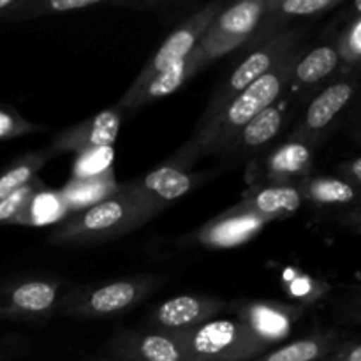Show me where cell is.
I'll return each mask as SVG.
<instances>
[{
  "label": "cell",
  "instance_id": "8",
  "mask_svg": "<svg viewBox=\"0 0 361 361\" xmlns=\"http://www.w3.org/2000/svg\"><path fill=\"white\" fill-rule=\"evenodd\" d=\"M314 148L305 137L293 134L284 143L259 154L249 162L247 183H289L298 185L312 173Z\"/></svg>",
  "mask_w": 361,
  "mask_h": 361
},
{
  "label": "cell",
  "instance_id": "31",
  "mask_svg": "<svg viewBox=\"0 0 361 361\" xmlns=\"http://www.w3.org/2000/svg\"><path fill=\"white\" fill-rule=\"evenodd\" d=\"M42 187H44V183L39 178H35L34 182L25 185L23 189L16 190V192L11 194L9 197L0 201V226H13V221L16 219V215L20 214L23 204L30 200L32 194H35L39 189H42Z\"/></svg>",
  "mask_w": 361,
  "mask_h": 361
},
{
  "label": "cell",
  "instance_id": "25",
  "mask_svg": "<svg viewBox=\"0 0 361 361\" xmlns=\"http://www.w3.org/2000/svg\"><path fill=\"white\" fill-rule=\"evenodd\" d=\"M49 159H51V155L46 148L39 152H28V154L16 159L9 168L4 169L0 173V201L34 182Z\"/></svg>",
  "mask_w": 361,
  "mask_h": 361
},
{
  "label": "cell",
  "instance_id": "4",
  "mask_svg": "<svg viewBox=\"0 0 361 361\" xmlns=\"http://www.w3.org/2000/svg\"><path fill=\"white\" fill-rule=\"evenodd\" d=\"M175 335L192 361H252L268 345L238 319H212Z\"/></svg>",
  "mask_w": 361,
  "mask_h": 361
},
{
  "label": "cell",
  "instance_id": "13",
  "mask_svg": "<svg viewBox=\"0 0 361 361\" xmlns=\"http://www.w3.org/2000/svg\"><path fill=\"white\" fill-rule=\"evenodd\" d=\"M207 178L204 173H194L190 169L176 168L164 162L147 175L126 182L123 185L159 212H164L169 204L197 189Z\"/></svg>",
  "mask_w": 361,
  "mask_h": 361
},
{
  "label": "cell",
  "instance_id": "36",
  "mask_svg": "<svg viewBox=\"0 0 361 361\" xmlns=\"http://www.w3.org/2000/svg\"><path fill=\"white\" fill-rule=\"evenodd\" d=\"M97 361H120V360H97Z\"/></svg>",
  "mask_w": 361,
  "mask_h": 361
},
{
  "label": "cell",
  "instance_id": "18",
  "mask_svg": "<svg viewBox=\"0 0 361 361\" xmlns=\"http://www.w3.org/2000/svg\"><path fill=\"white\" fill-rule=\"evenodd\" d=\"M268 226L263 219L249 214H238L231 208L201 226L192 235V243L207 249H235L256 238Z\"/></svg>",
  "mask_w": 361,
  "mask_h": 361
},
{
  "label": "cell",
  "instance_id": "10",
  "mask_svg": "<svg viewBox=\"0 0 361 361\" xmlns=\"http://www.w3.org/2000/svg\"><path fill=\"white\" fill-rule=\"evenodd\" d=\"M228 309V303L217 296L178 295L164 300L148 312L147 330L162 334H180L215 319Z\"/></svg>",
  "mask_w": 361,
  "mask_h": 361
},
{
  "label": "cell",
  "instance_id": "12",
  "mask_svg": "<svg viewBox=\"0 0 361 361\" xmlns=\"http://www.w3.org/2000/svg\"><path fill=\"white\" fill-rule=\"evenodd\" d=\"M207 66L208 62L204 60V56L201 55L196 46V49L189 56L180 60L178 63L168 67L162 73L155 74V76H152L150 80L145 81L140 87L127 88L126 94L120 97V101L115 106L122 109L126 115H133V113L143 109L145 106L175 94L178 88H182L190 78L196 76Z\"/></svg>",
  "mask_w": 361,
  "mask_h": 361
},
{
  "label": "cell",
  "instance_id": "7",
  "mask_svg": "<svg viewBox=\"0 0 361 361\" xmlns=\"http://www.w3.org/2000/svg\"><path fill=\"white\" fill-rule=\"evenodd\" d=\"M264 20V0H243L224 7L197 42L208 63L242 46Z\"/></svg>",
  "mask_w": 361,
  "mask_h": 361
},
{
  "label": "cell",
  "instance_id": "29",
  "mask_svg": "<svg viewBox=\"0 0 361 361\" xmlns=\"http://www.w3.org/2000/svg\"><path fill=\"white\" fill-rule=\"evenodd\" d=\"M335 49L338 53L341 63L344 66H358L361 60V16L355 14L344 30L335 41Z\"/></svg>",
  "mask_w": 361,
  "mask_h": 361
},
{
  "label": "cell",
  "instance_id": "32",
  "mask_svg": "<svg viewBox=\"0 0 361 361\" xmlns=\"http://www.w3.org/2000/svg\"><path fill=\"white\" fill-rule=\"evenodd\" d=\"M324 361H361V345L358 338L341 337Z\"/></svg>",
  "mask_w": 361,
  "mask_h": 361
},
{
  "label": "cell",
  "instance_id": "14",
  "mask_svg": "<svg viewBox=\"0 0 361 361\" xmlns=\"http://www.w3.org/2000/svg\"><path fill=\"white\" fill-rule=\"evenodd\" d=\"M356 87H358L356 76H344L331 81L314 97L309 108L305 109L302 123L295 130V134L305 137L312 145L319 143L321 137L334 127L342 111L353 101Z\"/></svg>",
  "mask_w": 361,
  "mask_h": 361
},
{
  "label": "cell",
  "instance_id": "2",
  "mask_svg": "<svg viewBox=\"0 0 361 361\" xmlns=\"http://www.w3.org/2000/svg\"><path fill=\"white\" fill-rule=\"evenodd\" d=\"M159 214L157 208L120 183L115 194L59 222L49 233L48 243L85 247L111 242L136 231Z\"/></svg>",
  "mask_w": 361,
  "mask_h": 361
},
{
  "label": "cell",
  "instance_id": "37",
  "mask_svg": "<svg viewBox=\"0 0 361 361\" xmlns=\"http://www.w3.org/2000/svg\"><path fill=\"white\" fill-rule=\"evenodd\" d=\"M319 361H324V360H319Z\"/></svg>",
  "mask_w": 361,
  "mask_h": 361
},
{
  "label": "cell",
  "instance_id": "24",
  "mask_svg": "<svg viewBox=\"0 0 361 361\" xmlns=\"http://www.w3.org/2000/svg\"><path fill=\"white\" fill-rule=\"evenodd\" d=\"M303 201L334 207V204L358 203L360 190L337 176H309L298 183Z\"/></svg>",
  "mask_w": 361,
  "mask_h": 361
},
{
  "label": "cell",
  "instance_id": "27",
  "mask_svg": "<svg viewBox=\"0 0 361 361\" xmlns=\"http://www.w3.org/2000/svg\"><path fill=\"white\" fill-rule=\"evenodd\" d=\"M102 0H28L25 7L23 20L49 16V14L71 13V11L90 9L102 6Z\"/></svg>",
  "mask_w": 361,
  "mask_h": 361
},
{
  "label": "cell",
  "instance_id": "1",
  "mask_svg": "<svg viewBox=\"0 0 361 361\" xmlns=\"http://www.w3.org/2000/svg\"><path fill=\"white\" fill-rule=\"evenodd\" d=\"M296 55L298 51L295 49L274 69L226 102L214 115L200 118L190 140L166 162L176 168L190 169L200 159L208 155H224L240 130L263 109L275 104L291 85V71Z\"/></svg>",
  "mask_w": 361,
  "mask_h": 361
},
{
  "label": "cell",
  "instance_id": "28",
  "mask_svg": "<svg viewBox=\"0 0 361 361\" xmlns=\"http://www.w3.org/2000/svg\"><path fill=\"white\" fill-rule=\"evenodd\" d=\"M42 130H46L44 126L30 122L13 106L0 104V141L16 140V137L42 133Z\"/></svg>",
  "mask_w": 361,
  "mask_h": 361
},
{
  "label": "cell",
  "instance_id": "19",
  "mask_svg": "<svg viewBox=\"0 0 361 361\" xmlns=\"http://www.w3.org/2000/svg\"><path fill=\"white\" fill-rule=\"evenodd\" d=\"M286 122V109L281 104H271L254 116L238 136L231 141L222 157H233L238 161H252L261 154L282 130Z\"/></svg>",
  "mask_w": 361,
  "mask_h": 361
},
{
  "label": "cell",
  "instance_id": "6",
  "mask_svg": "<svg viewBox=\"0 0 361 361\" xmlns=\"http://www.w3.org/2000/svg\"><path fill=\"white\" fill-rule=\"evenodd\" d=\"M59 279H21L0 286V319L42 323L55 316L63 296Z\"/></svg>",
  "mask_w": 361,
  "mask_h": 361
},
{
  "label": "cell",
  "instance_id": "11",
  "mask_svg": "<svg viewBox=\"0 0 361 361\" xmlns=\"http://www.w3.org/2000/svg\"><path fill=\"white\" fill-rule=\"evenodd\" d=\"M126 113L116 106L101 109L83 122L60 130L46 150L56 157L62 154H85L99 148H113Z\"/></svg>",
  "mask_w": 361,
  "mask_h": 361
},
{
  "label": "cell",
  "instance_id": "26",
  "mask_svg": "<svg viewBox=\"0 0 361 361\" xmlns=\"http://www.w3.org/2000/svg\"><path fill=\"white\" fill-rule=\"evenodd\" d=\"M341 4L342 0H264V20L274 25L295 18L317 16L335 9Z\"/></svg>",
  "mask_w": 361,
  "mask_h": 361
},
{
  "label": "cell",
  "instance_id": "16",
  "mask_svg": "<svg viewBox=\"0 0 361 361\" xmlns=\"http://www.w3.org/2000/svg\"><path fill=\"white\" fill-rule=\"evenodd\" d=\"M108 349L120 361H192L175 335L154 330L118 331Z\"/></svg>",
  "mask_w": 361,
  "mask_h": 361
},
{
  "label": "cell",
  "instance_id": "3",
  "mask_svg": "<svg viewBox=\"0 0 361 361\" xmlns=\"http://www.w3.org/2000/svg\"><path fill=\"white\" fill-rule=\"evenodd\" d=\"M164 282L162 275L123 277L63 293L56 314L71 319H102L134 309Z\"/></svg>",
  "mask_w": 361,
  "mask_h": 361
},
{
  "label": "cell",
  "instance_id": "30",
  "mask_svg": "<svg viewBox=\"0 0 361 361\" xmlns=\"http://www.w3.org/2000/svg\"><path fill=\"white\" fill-rule=\"evenodd\" d=\"M113 148H99V150L85 152L76 155L73 164V178H90L111 169Z\"/></svg>",
  "mask_w": 361,
  "mask_h": 361
},
{
  "label": "cell",
  "instance_id": "9",
  "mask_svg": "<svg viewBox=\"0 0 361 361\" xmlns=\"http://www.w3.org/2000/svg\"><path fill=\"white\" fill-rule=\"evenodd\" d=\"M224 7V2L207 4V6L201 7L200 11H196L192 16L187 18L183 23H180L178 27L166 37V41L162 42L161 48L148 59V62L145 63V67L141 69V73L137 74V78L133 81L130 87H140L145 81L150 80L152 76L162 73L164 69L175 66L180 60L189 56L190 53L196 49L201 35L207 32V28L210 27L214 18L217 16Z\"/></svg>",
  "mask_w": 361,
  "mask_h": 361
},
{
  "label": "cell",
  "instance_id": "34",
  "mask_svg": "<svg viewBox=\"0 0 361 361\" xmlns=\"http://www.w3.org/2000/svg\"><path fill=\"white\" fill-rule=\"evenodd\" d=\"M28 0H0V20L21 21Z\"/></svg>",
  "mask_w": 361,
  "mask_h": 361
},
{
  "label": "cell",
  "instance_id": "15",
  "mask_svg": "<svg viewBox=\"0 0 361 361\" xmlns=\"http://www.w3.org/2000/svg\"><path fill=\"white\" fill-rule=\"evenodd\" d=\"M303 309L305 307L298 303L243 302L236 307V319L270 348L289 337Z\"/></svg>",
  "mask_w": 361,
  "mask_h": 361
},
{
  "label": "cell",
  "instance_id": "5",
  "mask_svg": "<svg viewBox=\"0 0 361 361\" xmlns=\"http://www.w3.org/2000/svg\"><path fill=\"white\" fill-rule=\"evenodd\" d=\"M302 35L303 28H286V30H279L275 34L267 35L261 42H256L250 48L249 55L228 74V78L222 83H219L201 118L214 115L226 102H229L235 95L245 90L250 83H254L263 74L274 69L284 56L295 51Z\"/></svg>",
  "mask_w": 361,
  "mask_h": 361
},
{
  "label": "cell",
  "instance_id": "23",
  "mask_svg": "<svg viewBox=\"0 0 361 361\" xmlns=\"http://www.w3.org/2000/svg\"><path fill=\"white\" fill-rule=\"evenodd\" d=\"M66 217H69V210L63 203L60 190H48L42 187L23 204L20 214L13 221V226L34 228V226L59 224Z\"/></svg>",
  "mask_w": 361,
  "mask_h": 361
},
{
  "label": "cell",
  "instance_id": "33",
  "mask_svg": "<svg viewBox=\"0 0 361 361\" xmlns=\"http://www.w3.org/2000/svg\"><path fill=\"white\" fill-rule=\"evenodd\" d=\"M338 171H341V180L348 182L349 185L355 187V189L360 190L361 185V159L353 157L349 161L342 162L338 166Z\"/></svg>",
  "mask_w": 361,
  "mask_h": 361
},
{
  "label": "cell",
  "instance_id": "17",
  "mask_svg": "<svg viewBox=\"0 0 361 361\" xmlns=\"http://www.w3.org/2000/svg\"><path fill=\"white\" fill-rule=\"evenodd\" d=\"M303 203L298 185L289 183H254L242 194V200L231 207L233 212L249 214L264 222L293 217Z\"/></svg>",
  "mask_w": 361,
  "mask_h": 361
},
{
  "label": "cell",
  "instance_id": "20",
  "mask_svg": "<svg viewBox=\"0 0 361 361\" xmlns=\"http://www.w3.org/2000/svg\"><path fill=\"white\" fill-rule=\"evenodd\" d=\"M341 66L335 44H321L307 53L296 55L291 71V85L296 88L314 87L334 76Z\"/></svg>",
  "mask_w": 361,
  "mask_h": 361
},
{
  "label": "cell",
  "instance_id": "21",
  "mask_svg": "<svg viewBox=\"0 0 361 361\" xmlns=\"http://www.w3.org/2000/svg\"><path fill=\"white\" fill-rule=\"evenodd\" d=\"M118 185L120 183L116 182L111 168L101 175L90 176V178H71L66 187L60 190V194H62L63 203L71 215L109 197L116 192Z\"/></svg>",
  "mask_w": 361,
  "mask_h": 361
},
{
  "label": "cell",
  "instance_id": "35",
  "mask_svg": "<svg viewBox=\"0 0 361 361\" xmlns=\"http://www.w3.org/2000/svg\"><path fill=\"white\" fill-rule=\"evenodd\" d=\"M310 288L312 289H317L319 286H317V282L310 281V279H295V281L291 282V286H289V293H293L295 296H298V298H302L303 291H305V296H312V298H321L319 295H316V293L310 291Z\"/></svg>",
  "mask_w": 361,
  "mask_h": 361
},
{
  "label": "cell",
  "instance_id": "22",
  "mask_svg": "<svg viewBox=\"0 0 361 361\" xmlns=\"http://www.w3.org/2000/svg\"><path fill=\"white\" fill-rule=\"evenodd\" d=\"M338 338H341V334L337 330L314 331L291 344L263 353L252 361H319L326 358Z\"/></svg>",
  "mask_w": 361,
  "mask_h": 361
}]
</instances>
